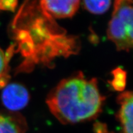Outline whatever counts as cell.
I'll return each instance as SVG.
<instances>
[{"instance_id": "7", "label": "cell", "mask_w": 133, "mask_h": 133, "mask_svg": "<svg viewBox=\"0 0 133 133\" xmlns=\"http://www.w3.org/2000/svg\"><path fill=\"white\" fill-rule=\"evenodd\" d=\"M111 0H83V6L94 14H102L109 9Z\"/></svg>"}, {"instance_id": "5", "label": "cell", "mask_w": 133, "mask_h": 133, "mask_svg": "<svg viewBox=\"0 0 133 133\" xmlns=\"http://www.w3.org/2000/svg\"><path fill=\"white\" fill-rule=\"evenodd\" d=\"M118 118L123 133H133V91H126L118 97Z\"/></svg>"}, {"instance_id": "10", "label": "cell", "mask_w": 133, "mask_h": 133, "mask_svg": "<svg viewBox=\"0 0 133 133\" xmlns=\"http://www.w3.org/2000/svg\"><path fill=\"white\" fill-rule=\"evenodd\" d=\"M6 57L4 53L0 48V75L4 72L5 69H6Z\"/></svg>"}, {"instance_id": "9", "label": "cell", "mask_w": 133, "mask_h": 133, "mask_svg": "<svg viewBox=\"0 0 133 133\" xmlns=\"http://www.w3.org/2000/svg\"><path fill=\"white\" fill-rule=\"evenodd\" d=\"M18 0H0V9L14 11L17 6Z\"/></svg>"}, {"instance_id": "4", "label": "cell", "mask_w": 133, "mask_h": 133, "mask_svg": "<svg viewBox=\"0 0 133 133\" xmlns=\"http://www.w3.org/2000/svg\"><path fill=\"white\" fill-rule=\"evenodd\" d=\"M3 104L11 111H17L25 107L29 101V93L24 86L11 83L3 89L1 95Z\"/></svg>"}, {"instance_id": "1", "label": "cell", "mask_w": 133, "mask_h": 133, "mask_svg": "<svg viewBox=\"0 0 133 133\" xmlns=\"http://www.w3.org/2000/svg\"><path fill=\"white\" fill-rule=\"evenodd\" d=\"M104 100L97 79H88L78 72L61 81L50 92L46 104L61 123L74 124L96 118Z\"/></svg>"}, {"instance_id": "3", "label": "cell", "mask_w": 133, "mask_h": 133, "mask_svg": "<svg viewBox=\"0 0 133 133\" xmlns=\"http://www.w3.org/2000/svg\"><path fill=\"white\" fill-rule=\"evenodd\" d=\"M79 2L80 0H39L41 11L51 19L71 17L78 11Z\"/></svg>"}, {"instance_id": "8", "label": "cell", "mask_w": 133, "mask_h": 133, "mask_svg": "<svg viewBox=\"0 0 133 133\" xmlns=\"http://www.w3.org/2000/svg\"><path fill=\"white\" fill-rule=\"evenodd\" d=\"M115 79L114 82V86L118 90L124 89L126 84V73L121 69H118L115 71Z\"/></svg>"}, {"instance_id": "6", "label": "cell", "mask_w": 133, "mask_h": 133, "mask_svg": "<svg viewBox=\"0 0 133 133\" xmlns=\"http://www.w3.org/2000/svg\"><path fill=\"white\" fill-rule=\"evenodd\" d=\"M26 124L19 115L0 114V133H25Z\"/></svg>"}, {"instance_id": "2", "label": "cell", "mask_w": 133, "mask_h": 133, "mask_svg": "<svg viewBox=\"0 0 133 133\" xmlns=\"http://www.w3.org/2000/svg\"><path fill=\"white\" fill-rule=\"evenodd\" d=\"M107 36L118 50H133V0H114Z\"/></svg>"}]
</instances>
